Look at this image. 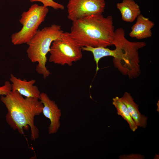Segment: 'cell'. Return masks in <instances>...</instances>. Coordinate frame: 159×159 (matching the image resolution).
Returning <instances> with one entry per match:
<instances>
[{
  "label": "cell",
  "mask_w": 159,
  "mask_h": 159,
  "mask_svg": "<svg viewBox=\"0 0 159 159\" xmlns=\"http://www.w3.org/2000/svg\"><path fill=\"white\" fill-rule=\"evenodd\" d=\"M105 6V0H69L67 18L72 21L89 16L102 14Z\"/></svg>",
  "instance_id": "7"
},
{
  "label": "cell",
  "mask_w": 159,
  "mask_h": 159,
  "mask_svg": "<svg viewBox=\"0 0 159 159\" xmlns=\"http://www.w3.org/2000/svg\"><path fill=\"white\" fill-rule=\"evenodd\" d=\"M112 104L117 110V113L128 123L130 129L133 132L137 130L138 127L131 116L128 110L121 98L116 96L112 99Z\"/></svg>",
  "instance_id": "13"
},
{
  "label": "cell",
  "mask_w": 159,
  "mask_h": 159,
  "mask_svg": "<svg viewBox=\"0 0 159 159\" xmlns=\"http://www.w3.org/2000/svg\"><path fill=\"white\" fill-rule=\"evenodd\" d=\"M82 47L72 38L70 33L64 32L61 37L52 43L49 61L55 64L71 66L82 58Z\"/></svg>",
  "instance_id": "6"
},
{
  "label": "cell",
  "mask_w": 159,
  "mask_h": 159,
  "mask_svg": "<svg viewBox=\"0 0 159 159\" xmlns=\"http://www.w3.org/2000/svg\"><path fill=\"white\" fill-rule=\"evenodd\" d=\"M11 91V84L8 81H5L3 86H0V95H5Z\"/></svg>",
  "instance_id": "16"
},
{
  "label": "cell",
  "mask_w": 159,
  "mask_h": 159,
  "mask_svg": "<svg viewBox=\"0 0 159 159\" xmlns=\"http://www.w3.org/2000/svg\"><path fill=\"white\" fill-rule=\"evenodd\" d=\"M125 30L122 28L114 31L112 44L115 46L116 56L113 58L114 67L123 75L130 79L138 77L140 74L138 50L145 47L144 42H131L125 37Z\"/></svg>",
  "instance_id": "3"
},
{
  "label": "cell",
  "mask_w": 159,
  "mask_h": 159,
  "mask_svg": "<svg viewBox=\"0 0 159 159\" xmlns=\"http://www.w3.org/2000/svg\"><path fill=\"white\" fill-rule=\"evenodd\" d=\"M31 2H40L46 7H51L55 10H64V7L61 4L54 1L53 0H30Z\"/></svg>",
  "instance_id": "15"
},
{
  "label": "cell",
  "mask_w": 159,
  "mask_h": 159,
  "mask_svg": "<svg viewBox=\"0 0 159 159\" xmlns=\"http://www.w3.org/2000/svg\"><path fill=\"white\" fill-rule=\"evenodd\" d=\"M9 80L11 82V91L17 92L25 97L39 100L41 93L38 87L34 85L35 80H21L12 74H10Z\"/></svg>",
  "instance_id": "9"
},
{
  "label": "cell",
  "mask_w": 159,
  "mask_h": 159,
  "mask_svg": "<svg viewBox=\"0 0 159 159\" xmlns=\"http://www.w3.org/2000/svg\"><path fill=\"white\" fill-rule=\"evenodd\" d=\"M121 158H128V159H143L144 157L140 154H132L129 155H123L120 157Z\"/></svg>",
  "instance_id": "17"
},
{
  "label": "cell",
  "mask_w": 159,
  "mask_h": 159,
  "mask_svg": "<svg viewBox=\"0 0 159 159\" xmlns=\"http://www.w3.org/2000/svg\"><path fill=\"white\" fill-rule=\"evenodd\" d=\"M0 100L7 109L6 120L10 127L23 134L24 129L29 127L31 139H37L39 130L34 124V119L42 113L43 105L41 101L34 98L24 97L17 92L12 91L1 95Z\"/></svg>",
  "instance_id": "1"
},
{
  "label": "cell",
  "mask_w": 159,
  "mask_h": 159,
  "mask_svg": "<svg viewBox=\"0 0 159 159\" xmlns=\"http://www.w3.org/2000/svg\"><path fill=\"white\" fill-rule=\"evenodd\" d=\"M82 51L90 52L92 53L96 64V72L99 69L98 63L100 59L107 56H111L115 58L116 56V51L115 49L111 50L103 47H92L89 46L82 47Z\"/></svg>",
  "instance_id": "14"
},
{
  "label": "cell",
  "mask_w": 159,
  "mask_h": 159,
  "mask_svg": "<svg viewBox=\"0 0 159 159\" xmlns=\"http://www.w3.org/2000/svg\"><path fill=\"white\" fill-rule=\"evenodd\" d=\"M49 11L47 7L34 4L27 11L23 12L19 20L22 27L19 31L12 34L11 43L14 45L27 44L45 20Z\"/></svg>",
  "instance_id": "5"
},
{
  "label": "cell",
  "mask_w": 159,
  "mask_h": 159,
  "mask_svg": "<svg viewBox=\"0 0 159 159\" xmlns=\"http://www.w3.org/2000/svg\"><path fill=\"white\" fill-rule=\"evenodd\" d=\"M122 20L128 22H133L141 14L139 6L133 0H123L116 4Z\"/></svg>",
  "instance_id": "12"
},
{
  "label": "cell",
  "mask_w": 159,
  "mask_h": 159,
  "mask_svg": "<svg viewBox=\"0 0 159 159\" xmlns=\"http://www.w3.org/2000/svg\"><path fill=\"white\" fill-rule=\"evenodd\" d=\"M114 26L112 16L92 15L72 21L70 34L81 47L113 45Z\"/></svg>",
  "instance_id": "2"
},
{
  "label": "cell",
  "mask_w": 159,
  "mask_h": 159,
  "mask_svg": "<svg viewBox=\"0 0 159 159\" xmlns=\"http://www.w3.org/2000/svg\"><path fill=\"white\" fill-rule=\"evenodd\" d=\"M64 32L60 26L52 24L38 29L27 44L28 46L26 51L28 58L32 62L38 63L36 71L44 79L51 74L46 67L47 54L49 52L52 42L59 38Z\"/></svg>",
  "instance_id": "4"
},
{
  "label": "cell",
  "mask_w": 159,
  "mask_h": 159,
  "mask_svg": "<svg viewBox=\"0 0 159 159\" xmlns=\"http://www.w3.org/2000/svg\"><path fill=\"white\" fill-rule=\"evenodd\" d=\"M121 98L127 106L131 116L137 126L146 128L148 118L140 113L139 110V105L134 102L130 94L127 92H125Z\"/></svg>",
  "instance_id": "11"
},
{
  "label": "cell",
  "mask_w": 159,
  "mask_h": 159,
  "mask_svg": "<svg viewBox=\"0 0 159 159\" xmlns=\"http://www.w3.org/2000/svg\"><path fill=\"white\" fill-rule=\"evenodd\" d=\"M39 100L43 105L42 113L50 121L48 127L49 134L56 133L60 125L61 110L54 101L51 100L47 94L41 93Z\"/></svg>",
  "instance_id": "8"
},
{
  "label": "cell",
  "mask_w": 159,
  "mask_h": 159,
  "mask_svg": "<svg viewBox=\"0 0 159 159\" xmlns=\"http://www.w3.org/2000/svg\"><path fill=\"white\" fill-rule=\"evenodd\" d=\"M154 25L153 22L140 14L137 18L135 23L131 27L129 35L138 39L150 37L152 35L151 29Z\"/></svg>",
  "instance_id": "10"
}]
</instances>
